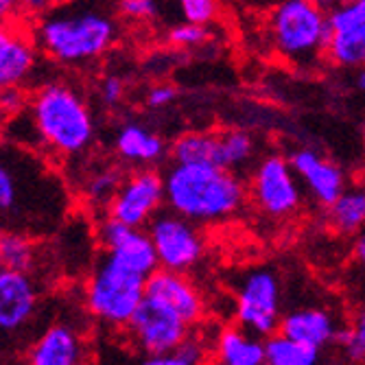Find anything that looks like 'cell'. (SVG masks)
<instances>
[{
  "label": "cell",
  "instance_id": "cell-11",
  "mask_svg": "<svg viewBox=\"0 0 365 365\" xmlns=\"http://www.w3.org/2000/svg\"><path fill=\"white\" fill-rule=\"evenodd\" d=\"M167 204L164 178L151 169H140L120 182L116 195L108 204V215L120 219L131 227H145Z\"/></svg>",
  "mask_w": 365,
  "mask_h": 365
},
{
  "label": "cell",
  "instance_id": "cell-32",
  "mask_svg": "<svg viewBox=\"0 0 365 365\" xmlns=\"http://www.w3.org/2000/svg\"><path fill=\"white\" fill-rule=\"evenodd\" d=\"M120 14L131 20H151L158 14L155 0H120Z\"/></svg>",
  "mask_w": 365,
  "mask_h": 365
},
{
  "label": "cell",
  "instance_id": "cell-12",
  "mask_svg": "<svg viewBox=\"0 0 365 365\" xmlns=\"http://www.w3.org/2000/svg\"><path fill=\"white\" fill-rule=\"evenodd\" d=\"M40 293L31 274L3 269L0 272V330L3 337L18 335L38 313Z\"/></svg>",
  "mask_w": 365,
  "mask_h": 365
},
{
  "label": "cell",
  "instance_id": "cell-36",
  "mask_svg": "<svg viewBox=\"0 0 365 365\" xmlns=\"http://www.w3.org/2000/svg\"><path fill=\"white\" fill-rule=\"evenodd\" d=\"M354 269L359 278L365 282V227L356 232V241H354Z\"/></svg>",
  "mask_w": 365,
  "mask_h": 365
},
{
  "label": "cell",
  "instance_id": "cell-27",
  "mask_svg": "<svg viewBox=\"0 0 365 365\" xmlns=\"http://www.w3.org/2000/svg\"><path fill=\"white\" fill-rule=\"evenodd\" d=\"M204 361H206V350L192 337L182 341L169 354L145 359V363H149V365H197V363H204Z\"/></svg>",
  "mask_w": 365,
  "mask_h": 365
},
{
  "label": "cell",
  "instance_id": "cell-16",
  "mask_svg": "<svg viewBox=\"0 0 365 365\" xmlns=\"http://www.w3.org/2000/svg\"><path fill=\"white\" fill-rule=\"evenodd\" d=\"M38 42L14 26L5 24L0 33V83L3 88H22L38 66Z\"/></svg>",
  "mask_w": 365,
  "mask_h": 365
},
{
  "label": "cell",
  "instance_id": "cell-26",
  "mask_svg": "<svg viewBox=\"0 0 365 365\" xmlns=\"http://www.w3.org/2000/svg\"><path fill=\"white\" fill-rule=\"evenodd\" d=\"M335 346L341 348L348 361H365V309H361L350 326H339Z\"/></svg>",
  "mask_w": 365,
  "mask_h": 365
},
{
  "label": "cell",
  "instance_id": "cell-34",
  "mask_svg": "<svg viewBox=\"0 0 365 365\" xmlns=\"http://www.w3.org/2000/svg\"><path fill=\"white\" fill-rule=\"evenodd\" d=\"M123 96H125V81L116 75L106 77L101 83V101L108 108H114L123 101Z\"/></svg>",
  "mask_w": 365,
  "mask_h": 365
},
{
  "label": "cell",
  "instance_id": "cell-3",
  "mask_svg": "<svg viewBox=\"0 0 365 365\" xmlns=\"http://www.w3.org/2000/svg\"><path fill=\"white\" fill-rule=\"evenodd\" d=\"M167 206L195 223H215L237 215L245 202L239 175L217 164L173 162L164 175Z\"/></svg>",
  "mask_w": 365,
  "mask_h": 365
},
{
  "label": "cell",
  "instance_id": "cell-9",
  "mask_svg": "<svg viewBox=\"0 0 365 365\" xmlns=\"http://www.w3.org/2000/svg\"><path fill=\"white\" fill-rule=\"evenodd\" d=\"M252 199L256 206L274 219L291 217L302 204V190L291 160L267 155L252 173Z\"/></svg>",
  "mask_w": 365,
  "mask_h": 365
},
{
  "label": "cell",
  "instance_id": "cell-10",
  "mask_svg": "<svg viewBox=\"0 0 365 365\" xmlns=\"http://www.w3.org/2000/svg\"><path fill=\"white\" fill-rule=\"evenodd\" d=\"M134 346L149 356H162L190 337V324L173 311L145 297L134 317L125 326Z\"/></svg>",
  "mask_w": 365,
  "mask_h": 365
},
{
  "label": "cell",
  "instance_id": "cell-35",
  "mask_svg": "<svg viewBox=\"0 0 365 365\" xmlns=\"http://www.w3.org/2000/svg\"><path fill=\"white\" fill-rule=\"evenodd\" d=\"M24 103H26V98L20 88H3V110L7 116L24 110Z\"/></svg>",
  "mask_w": 365,
  "mask_h": 365
},
{
  "label": "cell",
  "instance_id": "cell-21",
  "mask_svg": "<svg viewBox=\"0 0 365 365\" xmlns=\"http://www.w3.org/2000/svg\"><path fill=\"white\" fill-rule=\"evenodd\" d=\"M328 59L341 68L365 66V22L333 31L328 44Z\"/></svg>",
  "mask_w": 365,
  "mask_h": 365
},
{
  "label": "cell",
  "instance_id": "cell-39",
  "mask_svg": "<svg viewBox=\"0 0 365 365\" xmlns=\"http://www.w3.org/2000/svg\"><path fill=\"white\" fill-rule=\"evenodd\" d=\"M354 83H356V88L361 92H365V66H361V68H359V73L354 77Z\"/></svg>",
  "mask_w": 365,
  "mask_h": 365
},
{
  "label": "cell",
  "instance_id": "cell-31",
  "mask_svg": "<svg viewBox=\"0 0 365 365\" xmlns=\"http://www.w3.org/2000/svg\"><path fill=\"white\" fill-rule=\"evenodd\" d=\"M178 5L188 22H199V24L212 22L219 11L217 0H178Z\"/></svg>",
  "mask_w": 365,
  "mask_h": 365
},
{
  "label": "cell",
  "instance_id": "cell-33",
  "mask_svg": "<svg viewBox=\"0 0 365 365\" xmlns=\"http://www.w3.org/2000/svg\"><path fill=\"white\" fill-rule=\"evenodd\" d=\"M178 98V90L171 83H158L147 92V106L151 110H162Z\"/></svg>",
  "mask_w": 365,
  "mask_h": 365
},
{
  "label": "cell",
  "instance_id": "cell-14",
  "mask_svg": "<svg viewBox=\"0 0 365 365\" xmlns=\"http://www.w3.org/2000/svg\"><path fill=\"white\" fill-rule=\"evenodd\" d=\"M291 167L295 169L297 178L302 180L307 190L319 206H330L335 199L346 190L344 171L335 162L319 155L313 149H297L291 153Z\"/></svg>",
  "mask_w": 365,
  "mask_h": 365
},
{
  "label": "cell",
  "instance_id": "cell-7",
  "mask_svg": "<svg viewBox=\"0 0 365 365\" xmlns=\"http://www.w3.org/2000/svg\"><path fill=\"white\" fill-rule=\"evenodd\" d=\"M235 313L239 326L258 337H272L280 330V282L272 269H252L243 276Z\"/></svg>",
  "mask_w": 365,
  "mask_h": 365
},
{
  "label": "cell",
  "instance_id": "cell-8",
  "mask_svg": "<svg viewBox=\"0 0 365 365\" xmlns=\"http://www.w3.org/2000/svg\"><path fill=\"white\" fill-rule=\"evenodd\" d=\"M147 232L155 245L162 269L184 274L192 269L204 256V239L195 221L178 215L171 208L169 212H158L147 225Z\"/></svg>",
  "mask_w": 365,
  "mask_h": 365
},
{
  "label": "cell",
  "instance_id": "cell-6",
  "mask_svg": "<svg viewBox=\"0 0 365 365\" xmlns=\"http://www.w3.org/2000/svg\"><path fill=\"white\" fill-rule=\"evenodd\" d=\"M147 293V276L127 267L106 252L94 264L86 287L88 311L108 326L125 328Z\"/></svg>",
  "mask_w": 365,
  "mask_h": 365
},
{
  "label": "cell",
  "instance_id": "cell-15",
  "mask_svg": "<svg viewBox=\"0 0 365 365\" xmlns=\"http://www.w3.org/2000/svg\"><path fill=\"white\" fill-rule=\"evenodd\" d=\"M88 361L83 337L73 326L55 324L26 350V363L33 365H77Z\"/></svg>",
  "mask_w": 365,
  "mask_h": 365
},
{
  "label": "cell",
  "instance_id": "cell-37",
  "mask_svg": "<svg viewBox=\"0 0 365 365\" xmlns=\"http://www.w3.org/2000/svg\"><path fill=\"white\" fill-rule=\"evenodd\" d=\"M57 0H20V9L33 16H40L42 11H46L48 7H53Z\"/></svg>",
  "mask_w": 365,
  "mask_h": 365
},
{
  "label": "cell",
  "instance_id": "cell-13",
  "mask_svg": "<svg viewBox=\"0 0 365 365\" xmlns=\"http://www.w3.org/2000/svg\"><path fill=\"white\" fill-rule=\"evenodd\" d=\"M145 297L162 304L164 309L173 311L190 326H195L199 319H202V313H204L202 295H199L195 284L188 278H184V274H180V272L162 269V267L158 272H153L147 278Z\"/></svg>",
  "mask_w": 365,
  "mask_h": 365
},
{
  "label": "cell",
  "instance_id": "cell-24",
  "mask_svg": "<svg viewBox=\"0 0 365 365\" xmlns=\"http://www.w3.org/2000/svg\"><path fill=\"white\" fill-rule=\"evenodd\" d=\"M264 350H267L269 365H315L322 359V350L291 339L280 330L264 339Z\"/></svg>",
  "mask_w": 365,
  "mask_h": 365
},
{
  "label": "cell",
  "instance_id": "cell-23",
  "mask_svg": "<svg viewBox=\"0 0 365 365\" xmlns=\"http://www.w3.org/2000/svg\"><path fill=\"white\" fill-rule=\"evenodd\" d=\"M0 262L3 269L31 274L38 267V243L36 237L22 232H3L0 239Z\"/></svg>",
  "mask_w": 365,
  "mask_h": 365
},
{
  "label": "cell",
  "instance_id": "cell-30",
  "mask_svg": "<svg viewBox=\"0 0 365 365\" xmlns=\"http://www.w3.org/2000/svg\"><path fill=\"white\" fill-rule=\"evenodd\" d=\"M363 22H365V0H346V3L337 5L333 11H330V24H333V31L363 24Z\"/></svg>",
  "mask_w": 365,
  "mask_h": 365
},
{
  "label": "cell",
  "instance_id": "cell-1",
  "mask_svg": "<svg viewBox=\"0 0 365 365\" xmlns=\"http://www.w3.org/2000/svg\"><path fill=\"white\" fill-rule=\"evenodd\" d=\"M68 208V192L40 160L11 143L3 149L0 167V215L5 232L44 237Z\"/></svg>",
  "mask_w": 365,
  "mask_h": 365
},
{
  "label": "cell",
  "instance_id": "cell-2",
  "mask_svg": "<svg viewBox=\"0 0 365 365\" xmlns=\"http://www.w3.org/2000/svg\"><path fill=\"white\" fill-rule=\"evenodd\" d=\"M118 11L112 0H57L38 16L36 42L57 63L86 66L114 46Z\"/></svg>",
  "mask_w": 365,
  "mask_h": 365
},
{
  "label": "cell",
  "instance_id": "cell-25",
  "mask_svg": "<svg viewBox=\"0 0 365 365\" xmlns=\"http://www.w3.org/2000/svg\"><path fill=\"white\" fill-rule=\"evenodd\" d=\"M219 140H221V160H219V164L223 169H230V171L237 173L241 167L250 164V160L254 158V151H256L254 138L243 129L221 131Z\"/></svg>",
  "mask_w": 365,
  "mask_h": 365
},
{
  "label": "cell",
  "instance_id": "cell-20",
  "mask_svg": "<svg viewBox=\"0 0 365 365\" xmlns=\"http://www.w3.org/2000/svg\"><path fill=\"white\" fill-rule=\"evenodd\" d=\"M328 219L341 235H356L361 227H365V188H346L328 206Z\"/></svg>",
  "mask_w": 365,
  "mask_h": 365
},
{
  "label": "cell",
  "instance_id": "cell-28",
  "mask_svg": "<svg viewBox=\"0 0 365 365\" xmlns=\"http://www.w3.org/2000/svg\"><path fill=\"white\" fill-rule=\"evenodd\" d=\"M120 182L123 180H120L118 171H114V169L101 171L98 175L88 180L86 195H88V199H92L94 204H110L112 197L116 195V190L120 186Z\"/></svg>",
  "mask_w": 365,
  "mask_h": 365
},
{
  "label": "cell",
  "instance_id": "cell-4",
  "mask_svg": "<svg viewBox=\"0 0 365 365\" xmlns=\"http://www.w3.org/2000/svg\"><path fill=\"white\" fill-rule=\"evenodd\" d=\"M29 110L51 151L59 155H77L92 145V114L79 92L68 83H44L29 101Z\"/></svg>",
  "mask_w": 365,
  "mask_h": 365
},
{
  "label": "cell",
  "instance_id": "cell-17",
  "mask_svg": "<svg viewBox=\"0 0 365 365\" xmlns=\"http://www.w3.org/2000/svg\"><path fill=\"white\" fill-rule=\"evenodd\" d=\"M337 322L324 309H295L287 313L280 322V333L297 339L307 346L324 350L326 346H335L337 337Z\"/></svg>",
  "mask_w": 365,
  "mask_h": 365
},
{
  "label": "cell",
  "instance_id": "cell-22",
  "mask_svg": "<svg viewBox=\"0 0 365 365\" xmlns=\"http://www.w3.org/2000/svg\"><path fill=\"white\" fill-rule=\"evenodd\" d=\"M173 162H204L221 167V140L219 134H206V131H188L182 134L171 145Z\"/></svg>",
  "mask_w": 365,
  "mask_h": 365
},
{
  "label": "cell",
  "instance_id": "cell-18",
  "mask_svg": "<svg viewBox=\"0 0 365 365\" xmlns=\"http://www.w3.org/2000/svg\"><path fill=\"white\" fill-rule=\"evenodd\" d=\"M114 147L120 160L129 164H138V167H149V164H155L167 155L164 140L140 123L123 125L116 134Z\"/></svg>",
  "mask_w": 365,
  "mask_h": 365
},
{
  "label": "cell",
  "instance_id": "cell-19",
  "mask_svg": "<svg viewBox=\"0 0 365 365\" xmlns=\"http://www.w3.org/2000/svg\"><path fill=\"white\" fill-rule=\"evenodd\" d=\"M215 359L223 365H262L267 363V350L262 337L237 326L221 330L215 344Z\"/></svg>",
  "mask_w": 365,
  "mask_h": 365
},
{
  "label": "cell",
  "instance_id": "cell-38",
  "mask_svg": "<svg viewBox=\"0 0 365 365\" xmlns=\"http://www.w3.org/2000/svg\"><path fill=\"white\" fill-rule=\"evenodd\" d=\"M0 9H3V16L9 18L11 11L20 9V0H0Z\"/></svg>",
  "mask_w": 365,
  "mask_h": 365
},
{
  "label": "cell",
  "instance_id": "cell-29",
  "mask_svg": "<svg viewBox=\"0 0 365 365\" xmlns=\"http://www.w3.org/2000/svg\"><path fill=\"white\" fill-rule=\"evenodd\" d=\"M210 38V33L206 29V24H199V22H184V24H178L169 31V42L173 46H180V48H195V46H202L206 44Z\"/></svg>",
  "mask_w": 365,
  "mask_h": 365
},
{
  "label": "cell",
  "instance_id": "cell-5",
  "mask_svg": "<svg viewBox=\"0 0 365 365\" xmlns=\"http://www.w3.org/2000/svg\"><path fill=\"white\" fill-rule=\"evenodd\" d=\"M269 36L280 57L309 68L319 57H328L333 38L330 14L317 0H282L272 11Z\"/></svg>",
  "mask_w": 365,
  "mask_h": 365
}]
</instances>
